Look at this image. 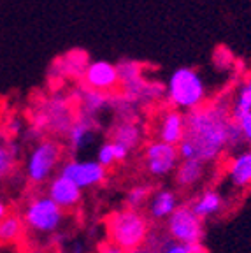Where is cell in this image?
<instances>
[{
    "instance_id": "obj_14",
    "label": "cell",
    "mask_w": 251,
    "mask_h": 253,
    "mask_svg": "<svg viewBox=\"0 0 251 253\" xmlns=\"http://www.w3.org/2000/svg\"><path fill=\"white\" fill-rule=\"evenodd\" d=\"M95 128H97V123H95L93 118L81 115L78 120H74V123L67 132V141H69V146H71V150L74 153L90 146L91 141H93Z\"/></svg>"
},
{
    "instance_id": "obj_17",
    "label": "cell",
    "mask_w": 251,
    "mask_h": 253,
    "mask_svg": "<svg viewBox=\"0 0 251 253\" xmlns=\"http://www.w3.org/2000/svg\"><path fill=\"white\" fill-rule=\"evenodd\" d=\"M206 164L197 160V158H190V160H181L179 166L176 169V185L179 188H193L200 179L204 178L206 172Z\"/></svg>"
},
{
    "instance_id": "obj_22",
    "label": "cell",
    "mask_w": 251,
    "mask_h": 253,
    "mask_svg": "<svg viewBox=\"0 0 251 253\" xmlns=\"http://www.w3.org/2000/svg\"><path fill=\"white\" fill-rule=\"evenodd\" d=\"M25 229V223L20 216L16 214H7L4 220L0 221V245H11L21 237Z\"/></svg>"
},
{
    "instance_id": "obj_9",
    "label": "cell",
    "mask_w": 251,
    "mask_h": 253,
    "mask_svg": "<svg viewBox=\"0 0 251 253\" xmlns=\"http://www.w3.org/2000/svg\"><path fill=\"white\" fill-rule=\"evenodd\" d=\"M72 123H74V120L71 115L69 100L63 97H55L42 106V111H39V120L34 126L39 128L41 132H42V128H47V130H53L56 134L67 135Z\"/></svg>"
},
{
    "instance_id": "obj_8",
    "label": "cell",
    "mask_w": 251,
    "mask_h": 253,
    "mask_svg": "<svg viewBox=\"0 0 251 253\" xmlns=\"http://www.w3.org/2000/svg\"><path fill=\"white\" fill-rule=\"evenodd\" d=\"M58 174L71 179L81 190H88L106 181L107 169L100 166L97 160H67L62 164Z\"/></svg>"
},
{
    "instance_id": "obj_6",
    "label": "cell",
    "mask_w": 251,
    "mask_h": 253,
    "mask_svg": "<svg viewBox=\"0 0 251 253\" xmlns=\"http://www.w3.org/2000/svg\"><path fill=\"white\" fill-rule=\"evenodd\" d=\"M167 232L172 241L183 245H202L204 239V220H200L190 206H179L167 220Z\"/></svg>"
},
{
    "instance_id": "obj_13",
    "label": "cell",
    "mask_w": 251,
    "mask_h": 253,
    "mask_svg": "<svg viewBox=\"0 0 251 253\" xmlns=\"http://www.w3.org/2000/svg\"><path fill=\"white\" fill-rule=\"evenodd\" d=\"M146 208H148L149 218L162 221V220H169L170 214L179 208V202H177L176 192L167 188H160L153 192V195H151Z\"/></svg>"
},
{
    "instance_id": "obj_4",
    "label": "cell",
    "mask_w": 251,
    "mask_h": 253,
    "mask_svg": "<svg viewBox=\"0 0 251 253\" xmlns=\"http://www.w3.org/2000/svg\"><path fill=\"white\" fill-rule=\"evenodd\" d=\"M21 220L32 232L55 234L65 220V211L47 195H36L27 202Z\"/></svg>"
},
{
    "instance_id": "obj_15",
    "label": "cell",
    "mask_w": 251,
    "mask_h": 253,
    "mask_svg": "<svg viewBox=\"0 0 251 253\" xmlns=\"http://www.w3.org/2000/svg\"><path fill=\"white\" fill-rule=\"evenodd\" d=\"M227 174L237 188H251V150L232 158L227 166Z\"/></svg>"
},
{
    "instance_id": "obj_2",
    "label": "cell",
    "mask_w": 251,
    "mask_h": 253,
    "mask_svg": "<svg viewBox=\"0 0 251 253\" xmlns=\"http://www.w3.org/2000/svg\"><path fill=\"white\" fill-rule=\"evenodd\" d=\"M107 241L122 248L123 252L144 246L149 234L148 216L139 210H120L106 218Z\"/></svg>"
},
{
    "instance_id": "obj_1",
    "label": "cell",
    "mask_w": 251,
    "mask_h": 253,
    "mask_svg": "<svg viewBox=\"0 0 251 253\" xmlns=\"http://www.w3.org/2000/svg\"><path fill=\"white\" fill-rule=\"evenodd\" d=\"M230 109V102L218 100L186 113L185 139L193 146L197 160L204 164L212 162L227 150V128L232 120Z\"/></svg>"
},
{
    "instance_id": "obj_16",
    "label": "cell",
    "mask_w": 251,
    "mask_h": 253,
    "mask_svg": "<svg viewBox=\"0 0 251 253\" xmlns=\"http://www.w3.org/2000/svg\"><path fill=\"white\" fill-rule=\"evenodd\" d=\"M113 142H118L122 146H125L128 151L135 150L142 141V128L137 122L133 120H122L118 125L114 126L111 132Z\"/></svg>"
},
{
    "instance_id": "obj_29",
    "label": "cell",
    "mask_w": 251,
    "mask_h": 253,
    "mask_svg": "<svg viewBox=\"0 0 251 253\" xmlns=\"http://www.w3.org/2000/svg\"><path fill=\"white\" fill-rule=\"evenodd\" d=\"M98 253H125L122 248H118L116 245H113L111 241H104L98 245Z\"/></svg>"
},
{
    "instance_id": "obj_28",
    "label": "cell",
    "mask_w": 251,
    "mask_h": 253,
    "mask_svg": "<svg viewBox=\"0 0 251 253\" xmlns=\"http://www.w3.org/2000/svg\"><path fill=\"white\" fill-rule=\"evenodd\" d=\"M111 142H113V141H111ZM113 148H114V157H116V164L125 162L126 158H128L130 151L126 150L125 146H122V144H118V142H113Z\"/></svg>"
},
{
    "instance_id": "obj_33",
    "label": "cell",
    "mask_w": 251,
    "mask_h": 253,
    "mask_svg": "<svg viewBox=\"0 0 251 253\" xmlns=\"http://www.w3.org/2000/svg\"><path fill=\"white\" fill-rule=\"evenodd\" d=\"M125 253H149V252H148V250L144 248V246H141V248L130 250V252H125Z\"/></svg>"
},
{
    "instance_id": "obj_18",
    "label": "cell",
    "mask_w": 251,
    "mask_h": 253,
    "mask_svg": "<svg viewBox=\"0 0 251 253\" xmlns=\"http://www.w3.org/2000/svg\"><path fill=\"white\" fill-rule=\"evenodd\" d=\"M188 206L200 220H204V218H209L212 214L220 213L221 208H223V199H221V195L216 190H206L204 194H200Z\"/></svg>"
},
{
    "instance_id": "obj_19",
    "label": "cell",
    "mask_w": 251,
    "mask_h": 253,
    "mask_svg": "<svg viewBox=\"0 0 251 253\" xmlns=\"http://www.w3.org/2000/svg\"><path fill=\"white\" fill-rule=\"evenodd\" d=\"M79 100H81L83 116H88V118H93V120H95V115L102 113L107 106H111V99L106 93L91 90V88H88V86H84L79 91Z\"/></svg>"
},
{
    "instance_id": "obj_3",
    "label": "cell",
    "mask_w": 251,
    "mask_h": 253,
    "mask_svg": "<svg viewBox=\"0 0 251 253\" xmlns=\"http://www.w3.org/2000/svg\"><path fill=\"white\" fill-rule=\"evenodd\" d=\"M165 97L174 109L193 111L206 104V83L199 71L192 67H179L169 76L165 84Z\"/></svg>"
},
{
    "instance_id": "obj_32",
    "label": "cell",
    "mask_w": 251,
    "mask_h": 253,
    "mask_svg": "<svg viewBox=\"0 0 251 253\" xmlns=\"http://www.w3.org/2000/svg\"><path fill=\"white\" fill-rule=\"evenodd\" d=\"M192 253H209L208 250L204 248L202 245H195V248H193V252Z\"/></svg>"
},
{
    "instance_id": "obj_31",
    "label": "cell",
    "mask_w": 251,
    "mask_h": 253,
    "mask_svg": "<svg viewBox=\"0 0 251 253\" xmlns=\"http://www.w3.org/2000/svg\"><path fill=\"white\" fill-rule=\"evenodd\" d=\"M7 216V204L4 201H0V221Z\"/></svg>"
},
{
    "instance_id": "obj_5",
    "label": "cell",
    "mask_w": 251,
    "mask_h": 253,
    "mask_svg": "<svg viewBox=\"0 0 251 253\" xmlns=\"http://www.w3.org/2000/svg\"><path fill=\"white\" fill-rule=\"evenodd\" d=\"M62 160V146L55 139H41L30 150L25 162L27 179L34 185L51 181V176Z\"/></svg>"
},
{
    "instance_id": "obj_26",
    "label": "cell",
    "mask_w": 251,
    "mask_h": 253,
    "mask_svg": "<svg viewBox=\"0 0 251 253\" xmlns=\"http://www.w3.org/2000/svg\"><path fill=\"white\" fill-rule=\"evenodd\" d=\"M244 142L243 132H241L239 125H237L236 120H230L227 128V148H237Z\"/></svg>"
},
{
    "instance_id": "obj_11",
    "label": "cell",
    "mask_w": 251,
    "mask_h": 253,
    "mask_svg": "<svg viewBox=\"0 0 251 253\" xmlns=\"http://www.w3.org/2000/svg\"><path fill=\"white\" fill-rule=\"evenodd\" d=\"M155 132H157L158 141L177 146L186 134V115H183V111L174 109V107L162 111Z\"/></svg>"
},
{
    "instance_id": "obj_12",
    "label": "cell",
    "mask_w": 251,
    "mask_h": 253,
    "mask_svg": "<svg viewBox=\"0 0 251 253\" xmlns=\"http://www.w3.org/2000/svg\"><path fill=\"white\" fill-rule=\"evenodd\" d=\"M47 197L53 199L63 211L74 210L83 201V190L71 179L63 178L62 174H56L47 185Z\"/></svg>"
},
{
    "instance_id": "obj_23",
    "label": "cell",
    "mask_w": 251,
    "mask_h": 253,
    "mask_svg": "<svg viewBox=\"0 0 251 253\" xmlns=\"http://www.w3.org/2000/svg\"><path fill=\"white\" fill-rule=\"evenodd\" d=\"M153 195V188L149 185H135L126 192V208L128 210H139L148 206L149 199Z\"/></svg>"
},
{
    "instance_id": "obj_21",
    "label": "cell",
    "mask_w": 251,
    "mask_h": 253,
    "mask_svg": "<svg viewBox=\"0 0 251 253\" xmlns=\"http://www.w3.org/2000/svg\"><path fill=\"white\" fill-rule=\"evenodd\" d=\"M20 155V146L14 139H7L0 144V179L11 176L16 166V158Z\"/></svg>"
},
{
    "instance_id": "obj_24",
    "label": "cell",
    "mask_w": 251,
    "mask_h": 253,
    "mask_svg": "<svg viewBox=\"0 0 251 253\" xmlns=\"http://www.w3.org/2000/svg\"><path fill=\"white\" fill-rule=\"evenodd\" d=\"M88 63H86V53L72 51L63 58V72L69 76H79L84 74Z\"/></svg>"
},
{
    "instance_id": "obj_10",
    "label": "cell",
    "mask_w": 251,
    "mask_h": 253,
    "mask_svg": "<svg viewBox=\"0 0 251 253\" xmlns=\"http://www.w3.org/2000/svg\"><path fill=\"white\" fill-rule=\"evenodd\" d=\"M84 78V86L97 91H113L120 84L118 67L107 60H95L88 63L86 71L83 74Z\"/></svg>"
},
{
    "instance_id": "obj_30",
    "label": "cell",
    "mask_w": 251,
    "mask_h": 253,
    "mask_svg": "<svg viewBox=\"0 0 251 253\" xmlns=\"http://www.w3.org/2000/svg\"><path fill=\"white\" fill-rule=\"evenodd\" d=\"M65 253H84V246H83L81 243H74V245H71V248L67 250Z\"/></svg>"
},
{
    "instance_id": "obj_20",
    "label": "cell",
    "mask_w": 251,
    "mask_h": 253,
    "mask_svg": "<svg viewBox=\"0 0 251 253\" xmlns=\"http://www.w3.org/2000/svg\"><path fill=\"white\" fill-rule=\"evenodd\" d=\"M250 111H251V74L244 79V83L239 86L236 97L232 100L230 116L232 120H239L241 116H244Z\"/></svg>"
},
{
    "instance_id": "obj_7",
    "label": "cell",
    "mask_w": 251,
    "mask_h": 253,
    "mask_svg": "<svg viewBox=\"0 0 251 253\" xmlns=\"http://www.w3.org/2000/svg\"><path fill=\"white\" fill-rule=\"evenodd\" d=\"M179 160L181 157L177 146L167 144L158 139L148 142L144 148V167L153 178H165L170 172H176Z\"/></svg>"
},
{
    "instance_id": "obj_25",
    "label": "cell",
    "mask_w": 251,
    "mask_h": 253,
    "mask_svg": "<svg viewBox=\"0 0 251 253\" xmlns=\"http://www.w3.org/2000/svg\"><path fill=\"white\" fill-rule=\"evenodd\" d=\"M97 162L100 164L102 167L109 169L116 164V157H114V148H113V142L107 141V142H102L97 150Z\"/></svg>"
},
{
    "instance_id": "obj_27",
    "label": "cell",
    "mask_w": 251,
    "mask_h": 253,
    "mask_svg": "<svg viewBox=\"0 0 251 253\" xmlns=\"http://www.w3.org/2000/svg\"><path fill=\"white\" fill-rule=\"evenodd\" d=\"M236 122H237V125H239L241 132H243L244 141L251 142V111L246 113L244 116H241L239 120H236Z\"/></svg>"
}]
</instances>
